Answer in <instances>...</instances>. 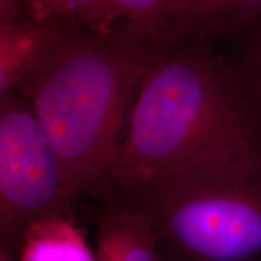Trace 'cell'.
Returning <instances> with one entry per match:
<instances>
[{"label":"cell","mask_w":261,"mask_h":261,"mask_svg":"<svg viewBox=\"0 0 261 261\" xmlns=\"http://www.w3.org/2000/svg\"><path fill=\"white\" fill-rule=\"evenodd\" d=\"M237 37L241 40L238 55L230 61L261 109V21Z\"/></svg>","instance_id":"11"},{"label":"cell","mask_w":261,"mask_h":261,"mask_svg":"<svg viewBox=\"0 0 261 261\" xmlns=\"http://www.w3.org/2000/svg\"><path fill=\"white\" fill-rule=\"evenodd\" d=\"M80 198L31 102L0 96V252L17 260L33 225L74 219Z\"/></svg>","instance_id":"4"},{"label":"cell","mask_w":261,"mask_h":261,"mask_svg":"<svg viewBox=\"0 0 261 261\" xmlns=\"http://www.w3.org/2000/svg\"><path fill=\"white\" fill-rule=\"evenodd\" d=\"M120 195L148 215L159 261H261V154Z\"/></svg>","instance_id":"3"},{"label":"cell","mask_w":261,"mask_h":261,"mask_svg":"<svg viewBox=\"0 0 261 261\" xmlns=\"http://www.w3.org/2000/svg\"><path fill=\"white\" fill-rule=\"evenodd\" d=\"M171 44L125 22L81 31L19 85L81 197L108 202L133 104L152 65Z\"/></svg>","instance_id":"2"},{"label":"cell","mask_w":261,"mask_h":261,"mask_svg":"<svg viewBox=\"0 0 261 261\" xmlns=\"http://www.w3.org/2000/svg\"><path fill=\"white\" fill-rule=\"evenodd\" d=\"M31 18L25 0H0V25Z\"/></svg>","instance_id":"12"},{"label":"cell","mask_w":261,"mask_h":261,"mask_svg":"<svg viewBox=\"0 0 261 261\" xmlns=\"http://www.w3.org/2000/svg\"><path fill=\"white\" fill-rule=\"evenodd\" d=\"M0 261H16V260L12 259L11 256H9L8 254L0 252Z\"/></svg>","instance_id":"13"},{"label":"cell","mask_w":261,"mask_h":261,"mask_svg":"<svg viewBox=\"0 0 261 261\" xmlns=\"http://www.w3.org/2000/svg\"><path fill=\"white\" fill-rule=\"evenodd\" d=\"M259 21L261 0H194L169 42L237 37Z\"/></svg>","instance_id":"7"},{"label":"cell","mask_w":261,"mask_h":261,"mask_svg":"<svg viewBox=\"0 0 261 261\" xmlns=\"http://www.w3.org/2000/svg\"><path fill=\"white\" fill-rule=\"evenodd\" d=\"M96 241V261H159L151 221L139 205L121 195L103 202Z\"/></svg>","instance_id":"6"},{"label":"cell","mask_w":261,"mask_h":261,"mask_svg":"<svg viewBox=\"0 0 261 261\" xmlns=\"http://www.w3.org/2000/svg\"><path fill=\"white\" fill-rule=\"evenodd\" d=\"M261 154V109L212 42H174L148 71L116 169L120 194Z\"/></svg>","instance_id":"1"},{"label":"cell","mask_w":261,"mask_h":261,"mask_svg":"<svg viewBox=\"0 0 261 261\" xmlns=\"http://www.w3.org/2000/svg\"><path fill=\"white\" fill-rule=\"evenodd\" d=\"M29 16L77 29L107 31L114 24L107 0H25Z\"/></svg>","instance_id":"10"},{"label":"cell","mask_w":261,"mask_h":261,"mask_svg":"<svg viewBox=\"0 0 261 261\" xmlns=\"http://www.w3.org/2000/svg\"><path fill=\"white\" fill-rule=\"evenodd\" d=\"M81 31L87 29L32 17L0 25V96L17 90Z\"/></svg>","instance_id":"5"},{"label":"cell","mask_w":261,"mask_h":261,"mask_svg":"<svg viewBox=\"0 0 261 261\" xmlns=\"http://www.w3.org/2000/svg\"><path fill=\"white\" fill-rule=\"evenodd\" d=\"M113 23L125 22L152 40L169 42L194 0H107Z\"/></svg>","instance_id":"9"},{"label":"cell","mask_w":261,"mask_h":261,"mask_svg":"<svg viewBox=\"0 0 261 261\" xmlns=\"http://www.w3.org/2000/svg\"><path fill=\"white\" fill-rule=\"evenodd\" d=\"M16 261H96V253L74 219L54 218L29 228Z\"/></svg>","instance_id":"8"}]
</instances>
